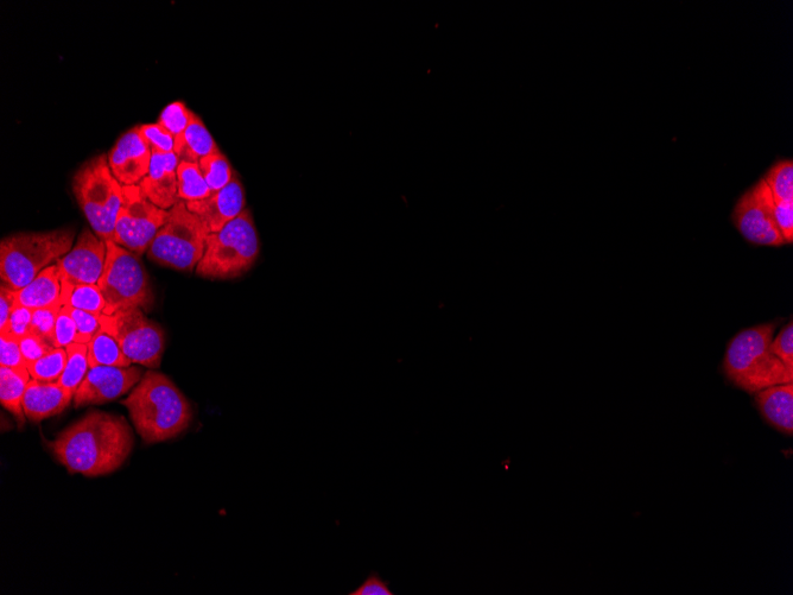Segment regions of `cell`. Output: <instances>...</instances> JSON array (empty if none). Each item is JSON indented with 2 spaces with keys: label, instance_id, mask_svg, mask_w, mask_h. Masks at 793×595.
I'll return each instance as SVG.
<instances>
[{
  "label": "cell",
  "instance_id": "603a6c76",
  "mask_svg": "<svg viewBox=\"0 0 793 595\" xmlns=\"http://www.w3.org/2000/svg\"><path fill=\"white\" fill-rule=\"evenodd\" d=\"M88 364L92 369L97 366L129 367L133 363L125 356L118 341L100 328L88 344Z\"/></svg>",
  "mask_w": 793,
  "mask_h": 595
},
{
  "label": "cell",
  "instance_id": "f1b7e54d",
  "mask_svg": "<svg viewBox=\"0 0 793 595\" xmlns=\"http://www.w3.org/2000/svg\"><path fill=\"white\" fill-rule=\"evenodd\" d=\"M194 116V112L190 111L185 103L182 101H175L163 110L158 124L162 125L164 129L168 130L171 135L179 139L185 134L186 129Z\"/></svg>",
  "mask_w": 793,
  "mask_h": 595
},
{
  "label": "cell",
  "instance_id": "f546056e",
  "mask_svg": "<svg viewBox=\"0 0 793 595\" xmlns=\"http://www.w3.org/2000/svg\"><path fill=\"white\" fill-rule=\"evenodd\" d=\"M62 305L47 308L35 309L33 320H31L30 332L43 338L50 345L55 347V327L57 318L62 309Z\"/></svg>",
  "mask_w": 793,
  "mask_h": 595
},
{
  "label": "cell",
  "instance_id": "44dd1931",
  "mask_svg": "<svg viewBox=\"0 0 793 595\" xmlns=\"http://www.w3.org/2000/svg\"><path fill=\"white\" fill-rule=\"evenodd\" d=\"M30 377L27 366L15 369L0 366V402L21 424L25 422L23 398Z\"/></svg>",
  "mask_w": 793,
  "mask_h": 595
},
{
  "label": "cell",
  "instance_id": "d6986e66",
  "mask_svg": "<svg viewBox=\"0 0 793 595\" xmlns=\"http://www.w3.org/2000/svg\"><path fill=\"white\" fill-rule=\"evenodd\" d=\"M61 289V272L55 263L44 269L27 287L16 291L17 305L33 310L62 305Z\"/></svg>",
  "mask_w": 793,
  "mask_h": 595
},
{
  "label": "cell",
  "instance_id": "2e32d148",
  "mask_svg": "<svg viewBox=\"0 0 793 595\" xmlns=\"http://www.w3.org/2000/svg\"><path fill=\"white\" fill-rule=\"evenodd\" d=\"M180 158L174 153H160L152 150L149 174L144 177L139 187L157 207L169 211L181 201L177 167Z\"/></svg>",
  "mask_w": 793,
  "mask_h": 595
},
{
  "label": "cell",
  "instance_id": "d4e9b609",
  "mask_svg": "<svg viewBox=\"0 0 793 595\" xmlns=\"http://www.w3.org/2000/svg\"><path fill=\"white\" fill-rule=\"evenodd\" d=\"M66 351L68 359L65 371L56 383L62 388L71 390L75 395L91 369L88 364V345L75 343L67 346Z\"/></svg>",
  "mask_w": 793,
  "mask_h": 595
},
{
  "label": "cell",
  "instance_id": "1f68e13d",
  "mask_svg": "<svg viewBox=\"0 0 793 595\" xmlns=\"http://www.w3.org/2000/svg\"><path fill=\"white\" fill-rule=\"evenodd\" d=\"M69 310H71L72 318L75 321L76 328H78L76 344H90L94 335L97 334L101 328L99 315L74 308H69Z\"/></svg>",
  "mask_w": 793,
  "mask_h": 595
},
{
  "label": "cell",
  "instance_id": "52a82bcc",
  "mask_svg": "<svg viewBox=\"0 0 793 595\" xmlns=\"http://www.w3.org/2000/svg\"><path fill=\"white\" fill-rule=\"evenodd\" d=\"M107 255L98 287L105 300V315L131 308H149L152 291L149 276L135 253L106 240Z\"/></svg>",
  "mask_w": 793,
  "mask_h": 595
},
{
  "label": "cell",
  "instance_id": "5b68a950",
  "mask_svg": "<svg viewBox=\"0 0 793 595\" xmlns=\"http://www.w3.org/2000/svg\"><path fill=\"white\" fill-rule=\"evenodd\" d=\"M259 255V238L252 214L243 211L219 232L209 233L206 251L196 275L209 280H230L252 268Z\"/></svg>",
  "mask_w": 793,
  "mask_h": 595
},
{
  "label": "cell",
  "instance_id": "4316f807",
  "mask_svg": "<svg viewBox=\"0 0 793 595\" xmlns=\"http://www.w3.org/2000/svg\"><path fill=\"white\" fill-rule=\"evenodd\" d=\"M67 359L66 348H54L36 362L27 364V369L36 381L57 382L65 371Z\"/></svg>",
  "mask_w": 793,
  "mask_h": 595
},
{
  "label": "cell",
  "instance_id": "9a60e30c",
  "mask_svg": "<svg viewBox=\"0 0 793 595\" xmlns=\"http://www.w3.org/2000/svg\"><path fill=\"white\" fill-rule=\"evenodd\" d=\"M190 212L198 217L207 233L219 232L245 210V194L237 177L208 198L186 202Z\"/></svg>",
  "mask_w": 793,
  "mask_h": 595
},
{
  "label": "cell",
  "instance_id": "9c48e42d",
  "mask_svg": "<svg viewBox=\"0 0 793 595\" xmlns=\"http://www.w3.org/2000/svg\"><path fill=\"white\" fill-rule=\"evenodd\" d=\"M101 328L118 341L132 363L157 369L162 362L166 335L160 325L145 316L141 308L99 315Z\"/></svg>",
  "mask_w": 793,
  "mask_h": 595
},
{
  "label": "cell",
  "instance_id": "e575fe53",
  "mask_svg": "<svg viewBox=\"0 0 793 595\" xmlns=\"http://www.w3.org/2000/svg\"><path fill=\"white\" fill-rule=\"evenodd\" d=\"M19 346H21L25 365L36 362V360L41 359L48 352L54 350V347L47 343L46 340L31 332L19 339Z\"/></svg>",
  "mask_w": 793,
  "mask_h": 595
},
{
  "label": "cell",
  "instance_id": "3957f363",
  "mask_svg": "<svg viewBox=\"0 0 793 595\" xmlns=\"http://www.w3.org/2000/svg\"><path fill=\"white\" fill-rule=\"evenodd\" d=\"M776 322L744 329L729 341L722 369L728 381L748 394L793 383V371L771 351Z\"/></svg>",
  "mask_w": 793,
  "mask_h": 595
},
{
  "label": "cell",
  "instance_id": "f35d334b",
  "mask_svg": "<svg viewBox=\"0 0 793 595\" xmlns=\"http://www.w3.org/2000/svg\"><path fill=\"white\" fill-rule=\"evenodd\" d=\"M351 595H393L388 582L380 578L378 573H371L367 576L363 585L350 593Z\"/></svg>",
  "mask_w": 793,
  "mask_h": 595
},
{
  "label": "cell",
  "instance_id": "5bb4252c",
  "mask_svg": "<svg viewBox=\"0 0 793 595\" xmlns=\"http://www.w3.org/2000/svg\"><path fill=\"white\" fill-rule=\"evenodd\" d=\"M152 149L138 126L118 139L107 160L112 174L123 186H138L149 174Z\"/></svg>",
  "mask_w": 793,
  "mask_h": 595
},
{
  "label": "cell",
  "instance_id": "4fadbf2b",
  "mask_svg": "<svg viewBox=\"0 0 793 595\" xmlns=\"http://www.w3.org/2000/svg\"><path fill=\"white\" fill-rule=\"evenodd\" d=\"M105 240L90 230L82 231L74 248L56 262L61 280L74 284H98L106 263Z\"/></svg>",
  "mask_w": 793,
  "mask_h": 595
},
{
  "label": "cell",
  "instance_id": "8992f818",
  "mask_svg": "<svg viewBox=\"0 0 793 595\" xmlns=\"http://www.w3.org/2000/svg\"><path fill=\"white\" fill-rule=\"evenodd\" d=\"M123 185L111 172L106 155L86 162L74 175L73 191L92 230L100 239L112 240L120 208Z\"/></svg>",
  "mask_w": 793,
  "mask_h": 595
},
{
  "label": "cell",
  "instance_id": "ffe728a7",
  "mask_svg": "<svg viewBox=\"0 0 793 595\" xmlns=\"http://www.w3.org/2000/svg\"><path fill=\"white\" fill-rule=\"evenodd\" d=\"M219 148L200 117L194 116L188 128L175 141L174 153L180 161L199 163L201 158L218 153Z\"/></svg>",
  "mask_w": 793,
  "mask_h": 595
},
{
  "label": "cell",
  "instance_id": "6da1fadb",
  "mask_svg": "<svg viewBox=\"0 0 793 595\" xmlns=\"http://www.w3.org/2000/svg\"><path fill=\"white\" fill-rule=\"evenodd\" d=\"M133 443L131 427L123 416L90 411L63 430L49 448L69 473L95 478L122 467Z\"/></svg>",
  "mask_w": 793,
  "mask_h": 595
},
{
  "label": "cell",
  "instance_id": "ba28073f",
  "mask_svg": "<svg viewBox=\"0 0 793 595\" xmlns=\"http://www.w3.org/2000/svg\"><path fill=\"white\" fill-rule=\"evenodd\" d=\"M208 233L200 219L190 212L185 201L171 210L148 250L152 261L180 271L196 268L206 251Z\"/></svg>",
  "mask_w": 793,
  "mask_h": 595
},
{
  "label": "cell",
  "instance_id": "277c9868",
  "mask_svg": "<svg viewBox=\"0 0 793 595\" xmlns=\"http://www.w3.org/2000/svg\"><path fill=\"white\" fill-rule=\"evenodd\" d=\"M75 232L17 233L0 244V277L4 286L18 291L27 287L50 264L73 249Z\"/></svg>",
  "mask_w": 793,
  "mask_h": 595
},
{
  "label": "cell",
  "instance_id": "ac0fdd59",
  "mask_svg": "<svg viewBox=\"0 0 793 595\" xmlns=\"http://www.w3.org/2000/svg\"><path fill=\"white\" fill-rule=\"evenodd\" d=\"M756 403L764 419L779 432H793V383L770 386L756 394Z\"/></svg>",
  "mask_w": 793,
  "mask_h": 595
},
{
  "label": "cell",
  "instance_id": "d6a6232c",
  "mask_svg": "<svg viewBox=\"0 0 793 595\" xmlns=\"http://www.w3.org/2000/svg\"><path fill=\"white\" fill-rule=\"evenodd\" d=\"M78 328L68 307H62L55 327V347L66 348L76 343Z\"/></svg>",
  "mask_w": 793,
  "mask_h": 595
},
{
  "label": "cell",
  "instance_id": "836d02e7",
  "mask_svg": "<svg viewBox=\"0 0 793 595\" xmlns=\"http://www.w3.org/2000/svg\"><path fill=\"white\" fill-rule=\"evenodd\" d=\"M771 351L793 371V325L792 321L780 331L777 337L773 338Z\"/></svg>",
  "mask_w": 793,
  "mask_h": 595
},
{
  "label": "cell",
  "instance_id": "7a4b0ae2",
  "mask_svg": "<svg viewBox=\"0 0 793 595\" xmlns=\"http://www.w3.org/2000/svg\"><path fill=\"white\" fill-rule=\"evenodd\" d=\"M133 426L147 443L177 438L193 421V409L186 396L163 373L149 371L122 402Z\"/></svg>",
  "mask_w": 793,
  "mask_h": 595
},
{
  "label": "cell",
  "instance_id": "7c38bea8",
  "mask_svg": "<svg viewBox=\"0 0 793 595\" xmlns=\"http://www.w3.org/2000/svg\"><path fill=\"white\" fill-rule=\"evenodd\" d=\"M141 367L97 366L88 371L74 395L75 408L105 404L122 397L142 381Z\"/></svg>",
  "mask_w": 793,
  "mask_h": 595
},
{
  "label": "cell",
  "instance_id": "4dcf8cb0",
  "mask_svg": "<svg viewBox=\"0 0 793 595\" xmlns=\"http://www.w3.org/2000/svg\"><path fill=\"white\" fill-rule=\"evenodd\" d=\"M138 129L152 150L160 151V153H173L175 137L164 129L162 125L158 123L144 124L138 126Z\"/></svg>",
  "mask_w": 793,
  "mask_h": 595
},
{
  "label": "cell",
  "instance_id": "484cf974",
  "mask_svg": "<svg viewBox=\"0 0 793 595\" xmlns=\"http://www.w3.org/2000/svg\"><path fill=\"white\" fill-rule=\"evenodd\" d=\"M775 202H793V162L782 160L773 164L763 177Z\"/></svg>",
  "mask_w": 793,
  "mask_h": 595
},
{
  "label": "cell",
  "instance_id": "cb8c5ba5",
  "mask_svg": "<svg viewBox=\"0 0 793 595\" xmlns=\"http://www.w3.org/2000/svg\"><path fill=\"white\" fill-rule=\"evenodd\" d=\"M179 194L181 201L193 202L208 198L212 194L199 163L180 161L177 167Z\"/></svg>",
  "mask_w": 793,
  "mask_h": 595
},
{
  "label": "cell",
  "instance_id": "74e56055",
  "mask_svg": "<svg viewBox=\"0 0 793 595\" xmlns=\"http://www.w3.org/2000/svg\"><path fill=\"white\" fill-rule=\"evenodd\" d=\"M778 229L786 244L793 242V202H775Z\"/></svg>",
  "mask_w": 793,
  "mask_h": 595
},
{
  "label": "cell",
  "instance_id": "30bf717a",
  "mask_svg": "<svg viewBox=\"0 0 793 595\" xmlns=\"http://www.w3.org/2000/svg\"><path fill=\"white\" fill-rule=\"evenodd\" d=\"M113 242L142 256L150 248L161 227L167 223L169 211L152 204L139 186H124Z\"/></svg>",
  "mask_w": 793,
  "mask_h": 595
},
{
  "label": "cell",
  "instance_id": "8fae6325",
  "mask_svg": "<svg viewBox=\"0 0 793 595\" xmlns=\"http://www.w3.org/2000/svg\"><path fill=\"white\" fill-rule=\"evenodd\" d=\"M732 221L747 242L773 248L786 244L778 229L775 200L763 179L738 200Z\"/></svg>",
  "mask_w": 793,
  "mask_h": 595
},
{
  "label": "cell",
  "instance_id": "d590c367",
  "mask_svg": "<svg viewBox=\"0 0 793 595\" xmlns=\"http://www.w3.org/2000/svg\"><path fill=\"white\" fill-rule=\"evenodd\" d=\"M34 310L22 306H16L14 312L4 332L0 334H9L16 339H22L25 335L30 333L31 320H33Z\"/></svg>",
  "mask_w": 793,
  "mask_h": 595
},
{
  "label": "cell",
  "instance_id": "e0dca14e",
  "mask_svg": "<svg viewBox=\"0 0 793 595\" xmlns=\"http://www.w3.org/2000/svg\"><path fill=\"white\" fill-rule=\"evenodd\" d=\"M73 398L74 392L56 382L31 379L23 398L25 417L33 422L49 419L67 409Z\"/></svg>",
  "mask_w": 793,
  "mask_h": 595
},
{
  "label": "cell",
  "instance_id": "ab89813d",
  "mask_svg": "<svg viewBox=\"0 0 793 595\" xmlns=\"http://www.w3.org/2000/svg\"><path fill=\"white\" fill-rule=\"evenodd\" d=\"M16 306V291L2 284V289H0V308H2V312H0V332H4L6 327H8L11 314Z\"/></svg>",
  "mask_w": 793,
  "mask_h": 595
},
{
  "label": "cell",
  "instance_id": "7402d4cb",
  "mask_svg": "<svg viewBox=\"0 0 793 595\" xmlns=\"http://www.w3.org/2000/svg\"><path fill=\"white\" fill-rule=\"evenodd\" d=\"M61 303L63 307L84 310L101 315L105 312V300L98 284H74L61 280Z\"/></svg>",
  "mask_w": 793,
  "mask_h": 595
},
{
  "label": "cell",
  "instance_id": "83f0119b",
  "mask_svg": "<svg viewBox=\"0 0 793 595\" xmlns=\"http://www.w3.org/2000/svg\"><path fill=\"white\" fill-rule=\"evenodd\" d=\"M199 166L212 193L225 188L234 179L231 164L220 151L201 158Z\"/></svg>",
  "mask_w": 793,
  "mask_h": 595
},
{
  "label": "cell",
  "instance_id": "8d00e7d4",
  "mask_svg": "<svg viewBox=\"0 0 793 595\" xmlns=\"http://www.w3.org/2000/svg\"><path fill=\"white\" fill-rule=\"evenodd\" d=\"M0 348H2V357H0V365L5 367H22L25 365V360L19 346V340L11 337L9 334H0Z\"/></svg>",
  "mask_w": 793,
  "mask_h": 595
}]
</instances>
